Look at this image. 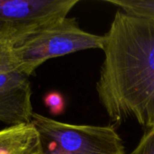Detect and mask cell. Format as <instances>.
Segmentation results:
<instances>
[{"label": "cell", "instance_id": "obj_9", "mask_svg": "<svg viewBox=\"0 0 154 154\" xmlns=\"http://www.w3.org/2000/svg\"><path fill=\"white\" fill-rule=\"evenodd\" d=\"M130 154H154V126L145 130L139 143Z\"/></svg>", "mask_w": 154, "mask_h": 154}, {"label": "cell", "instance_id": "obj_7", "mask_svg": "<svg viewBox=\"0 0 154 154\" xmlns=\"http://www.w3.org/2000/svg\"><path fill=\"white\" fill-rule=\"evenodd\" d=\"M105 3L127 14L154 20V0H106Z\"/></svg>", "mask_w": 154, "mask_h": 154}, {"label": "cell", "instance_id": "obj_4", "mask_svg": "<svg viewBox=\"0 0 154 154\" xmlns=\"http://www.w3.org/2000/svg\"><path fill=\"white\" fill-rule=\"evenodd\" d=\"M79 0H0V42L65 18Z\"/></svg>", "mask_w": 154, "mask_h": 154}, {"label": "cell", "instance_id": "obj_5", "mask_svg": "<svg viewBox=\"0 0 154 154\" xmlns=\"http://www.w3.org/2000/svg\"><path fill=\"white\" fill-rule=\"evenodd\" d=\"M29 76L10 60L0 42V122L10 126L31 124L33 115Z\"/></svg>", "mask_w": 154, "mask_h": 154}, {"label": "cell", "instance_id": "obj_3", "mask_svg": "<svg viewBox=\"0 0 154 154\" xmlns=\"http://www.w3.org/2000/svg\"><path fill=\"white\" fill-rule=\"evenodd\" d=\"M31 125L41 144L40 154H125L113 125H73L33 113Z\"/></svg>", "mask_w": 154, "mask_h": 154}, {"label": "cell", "instance_id": "obj_6", "mask_svg": "<svg viewBox=\"0 0 154 154\" xmlns=\"http://www.w3.org/2000/svg\"><path fill=\"white\" fill-rule=\"evenodd\" d=\"M40 153L39 135L31 124L0 130V154Z\"/></svg>", "mask_w": 154, "mask_h": 154}, {"label": "cell", "instance_id": "obj_1", "mask_svg": "<svg viewBox=\"0 0 154 154\" xmlns=\"http://www.w3.org/2000/svg\"><path fill=\"white\" fill-rule=\"evenodd\" d=\"M96 89L110 120L154 126V20L117 10L104 35Z\"/></svg>", "mask_w": 154, "mask_h": 154}, {"label": "cell", "instance_id": "obj_8", "mask_svg": "<svg viewBox=\"0 0 154 154\" xmlns=\"http://www.w3.org/2000/svg\"><path fill=\"white\" fill-rule=\"evenodd\" d=\"M44 104L51 114L54 116L60 115L65 110V100L63 96L56 91L48 93L44 97Z\"/></svg>", "mask_w": 154, "mask_h": 154}, {"label": "cell", "instance_id": "obj_2", "mask_svg": "<svg viewBox=\"0 0 154 154\" xmlns=\"http://www.w3.org/2000/svg\"><path fill=\"white\" fill-rule=\"evenodd\" d=\"M104 41V35L84 31L76 18L67 16L4 44L13 64L30 76L48 60L89 49L102 50Z\"/></svg>", "mask_w": 154, "mask_h": 154}]
</instances>
